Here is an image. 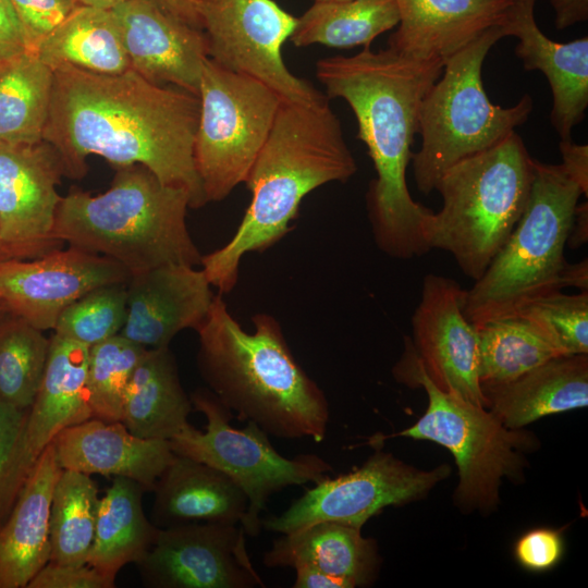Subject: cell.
<instances>
[{
	"label": "cell",
	"instance_id": "25",
	"mask_svg": "<svg viewBox=\"0 0 588 588\" xmlns=\"http://www.w3.org/2000/svg\"><path fill=\"white\" fill-rule=\"evenodd\" d=\"M487 408L510 429L588 404V355L552 358L502 383L480 384Z\"/></svg>",
	"mask_w": 588,
	"mask_h": 588
},
{
	"label": "cell",
	"instance_id": "18",
	"mask_svg": "<svg viewBox=\"0 0 588 588\" xmlns=\"http://www.w3.org/2000/svg\"><path fill=\"white\" fill-rule=\"evenodd\" d=\"M131 69L147 81L198 96L207 58L205 33L174 17L155 0H125L111 9Z\"/></svg>",
	"mask_w": 588,
	"mask_h": 588
},
{
	"label": "cell",
	"instance_id": "14",
	"mask_svg": "<svg viewBox=\"0 0 588 588\" xmlns=\"http://www.w3.org/2000/svg\"><path fill=\"white\" fill-rule=\"evenodd\" d=\"M237 524L187 523L159 528L135 563L150 588L265 587L246 551Z\"/></svg>",
	"mask_w": 588,
	"mask_h": 588
},
{
	"label": "cell",
	"instance_id": "23",
	"mask_svg": "<svg viewBox=\"0 0 588 588\" xmlns=\"http://www.w3.org/2000/svg\"><path fill=\"white\" fill-rule=\"evenodd\" d=\"M62 470L51 442L35 461L0 525V588L27 587L50 561V509Z\"/></svg>",
	"mask_w": 588,
	"mask_h": 588
},
{
	"label": "cell",
	"instance_id": "35",
	"mask_svg": "<svg viewBox=\"0 0 588 588\" xmlns=\"http://www.w3.org/2000/svg\"><path fill=\"white\" fill-rule=\"evenodd\" d=\"M50 338L11 313L0 319V400L19 409L34 402L45 371Z\"/></svg>",
	"mask_w": 588,
	"mask_h": 588
},
{
	"label": "cell",
	"instance_id": "49",
	"mask_svg": "<svg viewBox=\"0 0 588 588\" xmlns=\"http://www.w3.org/2000/svg\"><path fill=\"white\" fill-rule=\"evenodd\" d=\"M81 4L101 9H112L125 0H78Z\"/></svg>",
	"mask_w": 588,
	"mask_h": 588
},
{
	"label": "cell",
	"instance_id": "20",
	"mask_svg": "<svg viewBox=\"0 0 588 588\" xmlns=\"http://www.w3.org/2000/svg\"><path fill=\"white\" fill-rule=\"evenodd\" d=\"M62 469L125 477L152 491L173 460L168 440L133 434L122 421L89 418L63 429L52 440Z\"/></svg>",
	"mask_w": 588,
	"mask_h": 588
},
{
	"label": "cell",
	"instance_id": "10",
	"mask_svg": "<svg viewBox=\"0 0 588 588\" xmlns=\"http://www.w3.org/2000/svg\"><path fill=\"white\" fill-rule=\"evenodd\" d=\"M194 161L207 203L220 201L246 176L282 98L262 82L208 57L201 69Z\"/></svg>",
	"mask_w": 588,
	"mask_h": 588
},
{
	"label": "cell",
	"instance_id": "52",
	"mask_svg": "<svg viewBox=\"0 0 588 588\" xmlns=\"http://www.w3.org/2000/svg\"><path fill=\"white\" fill-rule=\"evenodd\" d=\"M314 2H320V1H345V0H313Z\"/></svg>",
	"mask_w": 588,
	"mask_h": 588
},
{
	"label": "cell",
	"instance_id": "16",
	"mask_svg": "<svg viewBox=\"0 0 588 588\" xmlns=\"http://www.w3.org/2000/svg\"><path fill=\"white\" fill-rule=\"evenodd\" d=\"M467 290L428 273L412 317L414 351L427 377L442 391L487 408L479 380V334L465 315Z\"/></svg>",
	"mask_w": 588,
	"mask_h": 588
},
{
	"label": "cell",
	"instance_id": "31",
	"mask_svg": "<svg viewBox=\"0 0 588 588\" xmlns=\"http://www.w3.org/2000/svg\"><path fill=\"white\" fill-rule=\"evenodd\" d=\"M53 71L35 52L0 60V142L33 145L42 140Z\"/></svg>",
	"mask_w": 588,
	"mask_h": 588
},
{
	"label": "cell",
	"instance_id": "15",
	"mask_svg": "<svg viewBox=\"0 0 588 588\" xmlns=\"http://www.w3.org/2000/svg\"><path fill=\"white\" fill-rule=\"evenodd\" d=\"M64 167L46 140L33 145L0 142V242L11 259H34L63 243L53 235L57 191Z\"/></svg>",
	"mask_w": 588,
	"mask_h": 588
},
{
	"label": "cell",
	"instance_id": "21",
	"mask_svg": "<svg viewBox=\"0 0 588 588\" xmlns=\"http://www.w3.org/2000/svg\"><path fill=\"white\" fill-rule=\"evenodd\" d=\"M535 3L513 0L503 24L506 36H515V54L526 70H539L550 85L553 106L550 121L561 139H571L588 107V38L556 42L538 27Z\"/></svg>",
	"mask_w": 588,
	"mask_h": 588
},
{
	"label": "cell",
	"instance_id": "2",
	"mask_svg": "<svg viewBox=\"0 0 588 588\" xmlns=\"http://www.w3.org/2000/svg\"><path fill=\"white\" fill-rule=\"evenodd\" d=\"M444 62L419 61L391 48L320 59L316 76L328 98L344 99L355 114L357 138L365 143L377 173L366 194L373 241L396 259L431 250L433 211L415 201L406 183L421 101Z\"/></svg>",
	"mask_w": 588,
	"mask_h": 588
},
{
	"label": "cell",
	"instance_id": "29",
	"mask_svg": "<svg viewBox=\"0 0 588 588\" xmlns=\"http://www.w3.org/2000/svg\"><path fill=\"white\" fill-rule=\"evenodd\" d=\"M51 70L70 66L115 75L131 69L111 9L81 4L35 50Z\"/></svg>",
	"mask_w": 588,
	"mask_h": 588
},
{
	"label": "cell",
	"instance_id": "32",
	"mask_svg": "<svg viewBox=\"0 0 588 588\" xmlns=\"http://www.w3.org/2000/svg\"><path fill=\"white\" fill-rule=\"evenodd\" d=\"M397 24L395 0L320 1L296 17L289 40L295 47L321 44L369 48L379 35Z\"/></svg>",
	"mask_w": 588,
	"mask_h": 588
},
{
	"label": "cell",
	"instance_id": "39",
	"mask_svg": "<svg viewBox=\"0 0 588 588\" xmlns=\"http://www.w3.org/2000/svg\"><path fill=\"white\" fill-rule=\"evenodd\" d=\"M28 409L0 400V525L10 514L35 463L26 440Z\"/></svg>",
	"mask_w": 588,
	"mask_h": 588
},
{
	"label": "cell",
	"instance_id": "12",
	"mask_svg": "<svg viewBox=\"0 0 588 588\" xmlns=\"http://www.w3.org/2000/svg\"><path fill=\"white\" fill-rule=\"evenodd\" d=\"M207 57L218 65L252 76L282 99L315 102L327 98L290 72L281 48L296 17L273 0H197Z\"/></svg>",
	"mask_w": 588,
	"mask_h": 588
},
{
	"label": "cell",
	"instance_id": "6",
	"mask_svg": "<svg viewBox=\"0 0 588 588\" xmlns=\"http://www.w3.org/2000/svg\"><path fill=\"white\" fill-rule=\"evenodd\" d=\"M532 161L522 137L513 132L450 167L434 188L442 206L429 229L431 249L450 253L465 275L478 280L525 211Z\"/></svg>",
	"mask_w": 588,
	"mask_h": 588
},
{
	"label": "cell",
	"instance_id": "34",
	"mask_svg": "<svg viewBox=\"0 0 588 588\" xmlns=\"http://www.w3.org/2000/svg\"><path fill=\"white\" fill-rule=\"evenodd\" d=\"M477 330L480 384L514 380L552 358L564 356L518 315L492 319Z\"/></svg>",
	"mask_w": 588,
	"mask_h": 588
},
{
	"label": "cell",
	"instance_id": "40",
	"mask_svg": "<svg viewBox=\"0 0 588 588\" xmlns=\"http://www.w3.org/2000/svg\"><path fill=\"white\" fill-rule=\"evenodd\" d=\"M10 1L22 28L25 48L32 52L81 5L78 0Z\"/></svg>",
	"mask_w": 588,
	"mask_h": 588
},
{
	"label": "cell",
	"instance_id": "28",
	"mask_svg": "<svg viewBox=\"0 0 588 588\" xmlns=\"http://www.w3.org/2000/svg\"><path fill=\"white\" fill-rule=\"evenodd\" d=\"M193 409L170 347L147 348L128 383L121 421L137 437L169 441Z\"/></svg>",
	"mask_w": 588,
	"mask_h": 588
},
{
	"label": "cell",
	"instance_id": "9",
	"mask_svg": "<svg viewBox=\"0 0 588 588\" xmlns=\"http://www.w3.org/2000/svg\"><path fill=\"white\" fill-rule=\"evenodd\" d=\"M505 36L503 25L491 27L452 54L425 95L418 117L421 147L412 157L415 183L421 193L430 194L450 167L499 144L532 112L529 95L504 108L493 105L483 88V61Z\"/></svg>",
	"mask_w": 588,
	"mask_h": 588
},
{
	"label": "cell",
	"instance_id": "30",
	"mask_svg": "<svg viewBox=\"0 0 588 588\" xmlns=\"http://www.w3.org/2000/svg\"><path fill=\"white\" fill-rule=\"evenodd\" d=\"M146 490L137 481L114 477L100 499L95 539L87 563L115 578L128 563H136L152 546L159 528L143 510Z\"/></svg>",
	"mask_w": 588,
	"mask_h": 588
},
{
	"label": "cell",
	"instance_id": "50",
	"mask_svg": "<svg viewBox=\"0 0 588 588\" xmlns=\"http://www.w3.org/2000/svg\"><path fill=\"white\" fill-rule=\"evenodd\" d=\"M9 314V309L5 304L0 299V319Z\"/></svg>",
	"mask_w": 588,
	"mask_h": 588
},
{
	"label": "cell",
	"instance_id": "7",
	"mask_svg": "<svg viewBox=\"0 0 588 588\" xmlns=\"http://www.w3.org/2000/svg\"><path fill=\"white\" fill-rule=\"evenodd\" d=\"M579 185L560 164L532 161L527 206L483 274L467 290L465 315L476 328L515 316L527 302L565 287L564 256Z\"/></svg>",
	"mask_w": 588,
	"mask_h": 588
},
{
	"label": "cell",
	"instance_id": "17",
	"mask_svg": "<svg viewBox=\"0 0 588 588\" xmlns=\"http://www.w3.org/2000/svg\"><path fill=\"white\" fill-rule=\"evenodd\" d=\"M130 279L118 261L69 246L34 259L0 262V299L9 313L33 327L53 330L72 303L99 286L128 283Z\"/></svg>",
	"mask_w": 588,
	"mask_h": 588
},
{
	"label": "cell",
	"instance_id": "19",
	"mask_svg": "<svg viewBox=\"0 0 588 588\" xmlns=\"http://www.w3.org/2000/svg\"><path fill=\"white\" fill-rule=\"evenodd\" d=\"M215 294L203 269L169 264L131 277L127 313L119 334L146 347H169L185 329L197 330Z\"/></svg>",
	"mask_w": 588,
	"mask_h": 588
},
{
	"label": "cell",
	"instance_id": "51",
	"mask_svg": "<svg viewBox=\"0 0 588 588\" xmlns=\"http://www.w3.org/2000/svg\"><path fill=\"white\" fill-rule=\"evenodd\" d=\"M7 259H10V258L5 254V252H4V249H3L2 245H1V242H0V262L4 261Z\"/></svg>",
	"mask_w": 588,
	"mask_h": 588
},
{
	"label": "cell",
	"instance_id": "8",
	"mask_svg": "<svg viewBox=\"0 0 588 588\" xmlns=\"http://www.w3.org/2000/svg\"><path fill=\"white\" fill-rule=\"evenodd\" d=\"M392 373L400 383L421 387L428 396L424 415L396 436L432 441L451 452L458 469L454 500L461 511L495 510L502 480L524 479L525 454L539 445L535 436L510 429L488 408L440 390L427 377L408 336Z\"/></svg>",
	"mask_w": 588,
	"mask_h": 588
},
{
	"label": "cell",
	"instance_id": "37",
	"mask_svg": "<svg viewBox=\"0 0 588 588\" xmlns=\"http://www.w3.org/2000/svg\"><path fill=\"white\" fill-rule=\"evenodd\" d=\"M127 313V283L99 286L68 306L56 334L91 347L120 333Z\"/></svg>",
	"mask_w": 588,
	"mask_h": 588
},
{
	"label": "cell",
	"instance_id": "33",
	"mask_svg": "<svg viewBox=\"0 0 588 588\" xmlns=\"http://www.w3.org/2000/svg\"><path fill=\"white\" fill-rule=\"evenodd\" d=\"M99 490L90 475L63 469L50 509V561L86 564L96 531Z\"/></svg>",
	"mask_w": 588,
	"mask_h": 588
},
{
	"label": "cell",
	"instance_id": "1",
	"mask_svg": "<svg viewBox=\"0 0 588 588\" xmlns=\"http://www.w3.org/2000/svg\"><path fill=\"white\" fill-rule=\"evenodd\" d=\"M52 71L42 139L59 152L66 176L82 179L86 158L96 155L113 167H146L162 183L186 189L191 208L207 204L194 161L197 95L151 83L132 69L115 75Z\"/></svg>",
	"mask_w": 588,
	"mask_h": 588
},
{
	"label": "cell",
	"instance_id": "45",
	"mask_svg": "<svg viewBox=\"0 0 588 588\" xmlns=\"http://www.w3.org/2000/svg\"><path fill=\"white\" fill-rule=\"evenodd\" d=\"M554 10V25L562 30L588 20V0H549Z\"/></svg>",
	"mask_w": 588,
	"mask_h": 588
},
{
	"label": "cell",
	"instance_id": "3",
	"mask_svg": "<svg viewBox=\"0 0 588 588\" xmlns=\"http://www.w3.org/2000/svg\"><path fill=\"white\" fill-rule=\"evenodd\" d=\"M356 171L328 97L315 102L282 99L244 182L252 193L244 218L229 243L201 257L210 285L222 295L231 292L242 257L264 252L286 235L308 193L327 183L346 182Z\"/></svg>",
	"mask_w": 588,
	"mask_h": 588
},
{
	"label": "cell",
	"instance_id": "53",
	"mask_svg": "<svg viewBox=\"0 0 588 588\" xmlns=\"http://www.w3.org/2000/svg\"><path fill=\"white\" fill-rule=\"evenodd\" d=\"M527 1H530V2H534V3H535L537 0H527Z\"/></svg>",
	"mask_w": 588,
	"mask_h": 588
},
{
	"label": "cell",
	"instance_id": "22",
	"mask_svg": "<svg viewBox=\"0 0 588 588\" xmlns=\"http://www.w3.org/2000/svg\"><path fill=\"white\" fill-rule=\"evenodd\" d=\"M399 27L389 48L419 61L456 53L487 29L503 25L513 0H395Z\"/></svg>",
	"mask_w": 588,
	"mask_h": 588
},
{
	"label": "cell",
	"instance_id": "41",
	"mask_svg": "<svg viewBox=\"0 0 588 588\" xmlns=\"http://www.w3.org/2000/svg\"><path fill=\"white\" fill-rule=\"evenodd\" d=\"M115 578L86 564L48 562L28 583L27 588H113Z\"/></svg>",
	"mask_w": 588,
	"mask_h": 588
},
{
	"label": "cell",
	"instance_id": "43",
	"mask_svg": "<svg viewBox=\"0 0 588 588\" xmlns=\"http://www.w3.org/2000/svg\"><path fill=\"white\" fill-rule=\"evenodd\" d=\"M26 50L22 28L10 0H0V60Z\"/></svg>",
	"mask_w": 588,
	"mask_h": 588
},
{
	"label": "cell",
	"instance_id": "26",
	"mask_svg": "<svg viewBox=\"0 0 588 588\" xmlns=\"http://www.w3.org/2000/svg\"><path fill=\"white\" fill-rule=\"evenodd\" d=\"M362 529L319 522L282 534L264 555L267 567H311L347 581L352 588L372 584L381 559L375 539Z\"/></svg>",
	"mask_w": 588,
	"mask_h": 588
},
{
	"label": "cell",
	"instance_id": "44",
	"mask_svg": "<svg viewBox=\"0 0 588 588\" xmlns=\"http://www.w3.org/2000/svg\"><path fill=\"white\" fill-rule=\"evenodd\" d=\"M561 166L565 172L579 185L583 195L588 196V146L561 139Z\"/></svg>",
	"mask_w": 588,
	"mask_h": 588
},
{
	"label": "cell",
	"instance_id": "48",
	"mask_svg": "<svg viewBox=\"0 0 588 588\" xmlns=\"http://www.w3.org/2000/svg\"><path fill=\"white\" fill-rule=\"evenodd\" d=\"M588 240V204L577 205L566 245L575 249Z\"/></svg>",
	"mask_w": 588,
	"mask_h": 588
},
{
	"label": "cell",
	"instance_id": "27",
	"mask_svg": "<svg viewBox=\"0 0 588 588\" xmlns=\"http://www.w3.org/2000/svg\"><path fill=\"white\" fill-rule=\"evenodd\" d=\"M88 352L86 345L56 333L50 338L45 371L27 416V448L34 461L63 429L91 418Z\"/></svg>",
	"mask_w": 588,
	"mask_h": 588
},
{
	"label": "cell",
	"instance_id": "42",
	"mask_svg": "<svg viewBox=\"0 0 588 588\" xmlns=\"http://www.w3.org/2000/svg\"><path fill=\"white\" fill-rule=\"evenodd\" d=\"M564 552L560 531L536 528L525 532L516 541L514 554L518 563L532 572H543L555 566Z\"/></svg>",
	"mask_w": 588,
	"mask_h": 588
},
{
	"label": "cell",
	"instance_id": "47",
	"mask_svg": "<svg viewBox=\"0 0 588 588\" xmlns=\"http://www.w3.org/2000/svg\"><path fill=\"white\" fill-rule=\"evenodd\" d=\"M155 2L174 17L203 30L197 0H155Z\"/></svg>",
	"mask_w": 588,
	"mask_h": 588
},
{
	"label": "cell",
	"instance_id": "36",
	"mask_svg": "<svg viewBox=\"0 0 588 588\" xmlns=\"http://www.w3.org/2000/svg\"><path fill=\"white\" fill-rule=\"evenodd\" d=\"M146 350L121 334L89 347L87 394L91 418L122 420L128 383Z\"/></svg>",
	"mask_w": 588,
	"mask_h": 588
},
{
	"label": "cell",
	"instance_id": "46",
	"mask_svg": "<svg viewBox=\"0 0 588 588\" xmlns=\"http://www.w3.org/2000/svg\"><path fill=\"white\" fill-rule=\"evenodd\" d=\"M294 588H352V586L339 577L326 574L311 567H296Z\"/></svg>",
	"mask_w": 588,
	"mask_h": 588
},
{
	"label": "cell",
	"instance_id": "38",
	"mask_svg": "<svg viewBox=\"0 0 588 588\" xmlns=\"http://www.w3.org/2000/svg\"><path fill=\"white\" fill-rule=\"evenodd\" d=\"M516 315L528 320L562 355L588 354V291L536 297Z\"/></svg>",
	"mask_w": 588,
	"mask_h": 588
},
{
	"label": "cell",
	"instance_id": "4",
	"mask_svg": "<svg viewBox=\"0 0 588 588\" xmlns=\"http://www.w3.org/2000/svg\"><path fill=\"white\" fill-rule=\"evenodd\" d=\"M252 320L249 333L222 294L215 295L196 330L200 376L231 413L268 436L321 442L330 420L328 399L294 358L279 321L266 313Z\"/></svg>",
	"mask_w": 588,
	"mask_h": 588
},
{
	"label": "cell",
	"instance_id": "5",
	"mask_svg": "<svg viewBox=\"0 0 588 588\" xmlns=\"http://www.w3.org/2000/svg\"><path fill=\"white\" fill-rule=\"evenodd\" d=\"M114 169L106 192L73 188L61 196L54 237L118 261L131 277L169 264L200 265L203 255L186 225L188 192L162 183L142 164Z\"/></svg>",
	"mask_w": 588,
	"mask_h": 588
},
{
	"label": "cell",
	"instance_id": "24",
	"mask_svg": "<svg viewBox=\"0 0 588 588\" xmlns=\"http://www.w3.org/2000/svg\"><path fill=\"white\" fill-rule=\"evenodd\" d=\"M151 523L158 528L187 523L241 524L247 498L222 471L175 454L154 489Z\"/></svg>",
	"mask_w": 588,
	"mask_h": 588
},
{
	"label": "cell",
	"instance_id": "13",
	"mask_svg": "<svg viewBox=\"0 0 588 588\" xmlns=\"http://www.w3.org/2000/svg\"><path fill=\"white\" fill-rule=\"evenodd\" d=\"M451 473L446 464L424 470L381 449L358 468L334 478L324 476L280 515L261 519V527L286 534L319 522L357 528L384 507L404 505L427 494Z\"/></svg>",
	"mask_w": 588,
	"mask_h": 588
},
{
	"label": "cell",
	"instance_id": "11",
	"mask_svg": "<svg viewBox=\"0 0 588 588\" xmlns=\"http://www.w3.org/2000/svg\"><path fill=\"white\" fill-rule=\"evenodd\" d=\"M191 400L194 409L205 415L206 429L198 430L188 422L169 440L170 446L175 454L222 471L243 490L248 503L241 526L246 535L260 532V513L273 493L290 486L315 483L332 470L317 454L292 458L281 455L253 421L244 429L232 427V413L209 389L195 390Z\"/></svg>",
	"mask_w": 588,
	"mask_h": 588
}]
</instances>
